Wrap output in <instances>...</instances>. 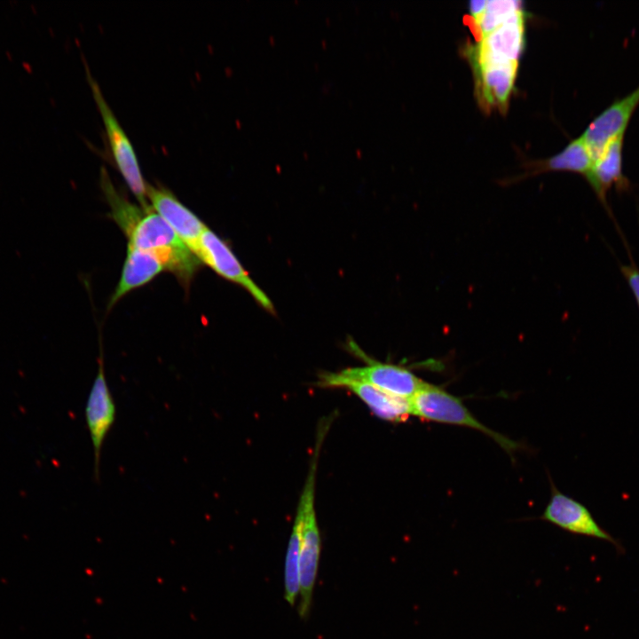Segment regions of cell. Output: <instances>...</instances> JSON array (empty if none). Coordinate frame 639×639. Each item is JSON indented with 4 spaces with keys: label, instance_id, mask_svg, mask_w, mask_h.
<instances>
[{
    "label": "cell",
    "instance_id": "6da1fadb",
    "mask_svg": "<svg viewBox=\"0 0 639 639\" xmlns=\"http://www.w3.org/2000/svg\"><path fill=\"white\" fill-rule=\"evenodd\" d=\"M103 193L110 217L127 237V248L153 253L166 271L188 286L201 262L162 217L152 207L145 209L130 202L113 184L106 185Z\"/></svg>",
    "mask_w": 639,
    "mask_h": 639
},
{
    "label": "cell",
    "instance_id": "7a4b0ae2",
    "mask_svg": "<svg viewBox=\"0 0 639 639\" xmlns=\"http://www.w3.org/2000/svg\"><path fill=\"white\" fill-rule=\"evenodd\" d=\"M328 429L325 424L318 427L313 454L295 517L301 528L298 612L302 619H306L311 610L320 556V536L315 510V485L320 451Z\"/></svg>",
    "mask_w": 639,
    "mask_h": 639
},
{
    "label": "cell",
    "instance_id": "3957f363",
    "mask_svg": "<svg viewBox=\"0 0 639 639\" xmlns=\"http://www.w3.org/2000/svg\"><path fill=\"white\" fill-rule=\"evenodd\" d=\"M409 405L411 415L427 421L477 430L491 438L509 454L521 448L519 443L479 422L458 397L438 385L425 382L409 399Z\"/></svg>",
    "mask_w": 639,
    "mask_h": 639
},
{
    "label": "cell",
    "instance_id": "277c9868",
    "mask_svg": "<svg viewBox=\"0 0 639 639\" xmlns=\"http://www.w3.org/2000/svg\"><path fill=\"white\" fill-rule=\"evenodd\" d=\"M86 75L97 107L102 117L110 151L115 165L122 174L139 206L145 209L151 208L146 197V185L141 173L134 148L127 134L118 122L108 103L102 94L99 83L86 67Z\"/></svg>",
    "mask_w": 639,
    "mask_h": 639
},
{
    "label": "cell",
    "instance_id": "5b68a950",
    "mask_svg": "<svg viewBox=\"0 0 639 639\" xmlns=\"http://www.w3.org/2000/svg\"><path fill=\"white\" fill-rule=\"evenodd\" d=\"M351 348L365 362L363 366L326 372L320 378L365 383L405 399H410L425 383L406 367L373 359L354 343Z\"/></svg>",
    "mask_w": 639,
    "mask_h": 639
},
{
    "label": "cell",
    "instance_id": "8992f818",
    "mask_svg": "<svg viewBox=\"0 0 639 639\" xmlns=\"http://www.w3.org/2000/svg\"><path fill=\"white\" fill-rule=\"evenodd\" d=\"M195 256L219 276L246 289L264 310L274 312L269 296L250 278L227 243L208 226L201 237Z\"/></svg>",
    "mask_w": 639,
    "mask_h": 639
},
{
    "label": "cell",
    "instance_id": "52a82bcc",
    "mask_svg": "<svg viewBox=\"0 0 639 639\" xmlns=\"http://www.w3.org/2000/svg\"><path fill=\"white\" fill-rule=\"evenodd\" d=\"M525 44V13L517 12L505 23L469 46L467 55L473 67L518 61Z\"/></svg>",
    "mask_w": 639,
    "mask_h": 639
},
{
    "label": "cell",
    "instance_id": "ba28073f",
    "mask_svg": "<svg viewBox=\"0 0 639 639\" xmlns=\"http://www.w3.org/2000/svg\"><path fill=\"white\" fill-rule=\"evenodd\" d=\"M98 362V372L85 406V420L93 447L94 477L97 480L100 474L102 446L116 415L114 400L105 376L102 353Z\"/></svg>",
    "mask_w": 639,
    "mask_h": 639
},
{
    "label": "cell",
    "instance_id": "9c48e42d",
    "mask_svg": "<svg viewBox=\"0 0 639 639\" xmlns=\"http://www.w3.org/2000/svg\"><path fill=\"white\" fill-rule=\"evenodd\" d=\"M639 105V86L622 99L613 101L587 127L581 138L595 162L615 138L625 134Z\"/></svg>",
    "mask_w": 639,
    "mask_h": 639
},
{
    "label": "cell",
    "instance_id": "30bf717a",
    "mask_svg": "<svg viewBox=\"0 0 639 639\" xmlns=\"http://www.w3.org/2000/svg\"><path fill=\"white\" fill-rule=\"evenodd\" d=\"M146 197L152 209L195 255L207 225L164 186L147 184Z\"/></svg>",
    "mask_w": 639,
    "mask_h": 639
},
{
    "label": "cell",
    "instance_id": "8fae6325",
    "mask_svg": "<svg viewBox=\"0 0 639 639\" xmlns=\"http://www.w3.org/2000/svg\"><path fill=\"white\" fill-rule=\"evenodd\" d=\"M541 519L572 533L614 542L584 505L559 492L555 486H552L550 500Z\"/></svg>",
    "mask_w": 639,
    "mask_h": 639
},
{
    "label": "cell",
    "instance_id": "7c38bea8",
    "mask_svg": "<svg viewBox=\"0 0 639 639\" xmlns=\"http://www.w3.org/2000/svg\"><path fill=\"white\" fill-rule=\"evenodd\" d=\"M478 100L485 108L503 111L510 98L518 69V61L485 64L472 67Z\"/></svg>",
    "mask_w": 639,
    "mask_h": 639
},
{
    "label": "cell",
    "instance_id": "4fadbf2b",
    "mask_svg": "<svg viewBox=\"0 0 639 639\" xmlns=\"http://www.w3.org/2000/svg\"><path fill=\"white\" fill-rule=\"evenodd\" d=\"M318 385L349 390L382 420L399 422L406 421L411 415L409 399L394 396L365 383L320 378Z\"/></svg>",
    "mask_w": 639,
    "mask_h": 639
},
{
    "label": "cell",
    "instance_id": "5bb4252c",
    "mask_svg": "<svg viewBox=\"0 0 639 639\" xmlns=\"http://www.w3.org/2000/svg\"><path fill=\"white\" fill-rule=\"evenodd\" d=\"M623 140L624 134L611 140L593 162L591 170L585 177L598 200L606 209H608L606 195L612 186L618 190H626L629 186L628 180L622 172Z\"/></svg>",
    "mask_w": 639,
    "mask_h": 639
},
{
    "label": "cell",
    "instance_id": "9a60e30c",
    "mask_svg": "<svg viewBox=\"0 0 639 639\" xmlns=\"http://www.w3.org/2000/svg\"><path fill=\"white\" fill-rule=\"evenodd\" d=\"M163 271H166L163 264L153 253L127 248L122 274L110 297L108 309L125 295L147 284Z\"/></svg>",
    "mask_w": 639,
    "mask_h": 639
},
{
    "label": "cell",
    "instance_id": "2e32d148",
    "mask_svg": "<svg viewBox=\"0 0 639 639\" xmlns=\"http://www.w3.org/2000/svg\"><path fill=\"white\" fill-rule=\"evenodd\" d=\"M593 159L581 136L571 141L561 152L537 163L534 170L572 171L586 177L593 165Z\"/></svg>",
    "mask_w": 639,
    "mask_h": 639
},
{
    "label": "cell",
    "instance_id": "e0dca14e",
    "mask_svg": "<svg viewBox=\"0 0 639 639\" xmlns=\"http://www.w3.org/2000/svg\"><path fill=\"white\" fill-rule=\"evenodd\" d=\"M522 10L515 1H485L482 12L469 20L477 41L489 34Z\"/></svg>",
    "mask_w": 639,
    "mask_h": 639
},
{
    "label": "cell",
    "instance_id": "ac0fdd59",
    "mask_svg": "<svg viewBox=\"0 0 639 639\" xmlns=\"http://www.w3.org/2000/svg\"><path fill=\"white\" fill-rule=\"evenodd\" d=\"M301 548L300 524L294 520L292 532L288 540L284 565L285 600L294 606L300 592L299 558Z\"/></svg>",
    "mask_w": 639,
    "mask_h": 639
},
{
    "label": "cell",
    "instance_id": "d6986e66",
    "mask_svg": "<svg viewBox=\"0 0 639 639\" xmlns=\"http://www.w3.org/2000/svg\"><path fill=\"white\" fill-rule=\"evenodd\" d=\"M620 271L626 279L639 308V269L634 264L622 265Z\"/></svg>",
    "mask_w": 639,
    "mask_h": 639
}]
</instances>
